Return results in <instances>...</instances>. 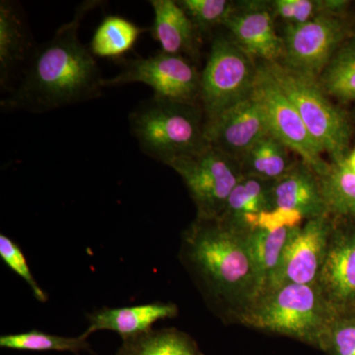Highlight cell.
Listing matches in <instances>:
<instances>
[{"label": "cell", "mask_w": 355, "mask_h": 355, "mask_svg": "<svg viewBox=\"0 0 355 355\" xmlns=\"http://www.w3.org/2000/svg\"><path fill=\"white\" fill-rule=\"evenodd\" d=\"M101 4L98 0L79 4L71 20L37 46L19 83L2 100V109L43 114L101 97V70L78 36L85 16Z\"/></svg>", "instance_id": "cell-1"}, {"label": "cell", "mask_w": 355, "mask_h": 355, "mask_svg": "<svg viewBox=\"0 0 355 355\" xmlns=\"http://www.w3.org/2000/svg\"><path fill=\"white\" fill-rule=\"evenodd\" d=\"M181 260L210 302L233 318L260 294L246 231L198 219L183 233Z\"/></svg>", "instance_id": "cell-2"}, {"label": "cell", "mask_w": 355, "mask_h": 355, "mask_svg": "<svg viewBox=\"0 0 355 355\" xmlns=\"http://www.w3.org/2000/svg\"><path fill=\"white\" fill-rule=\"evenodd\" d=\"M338 317L317 284H286L263 292L232 318L247 328L293 338L321 350Z\"/></svg>", "instance_id": "cell-3"}, {"label": "cell", "mask_w": 355, "mask_h": 355, "mask_svg": "<svg viewBox=\"0 0 355 355\" xmlns=\"http://www.w3.org/2000/svg\"><path fill=\"white\" fill-rule=\"evenodd\" d=\"M128 121L142 153L165 165L207 144L202 112L196 104L153 96L139 103Z\"/></svg>", "instance_id": "cell-4"}, {"label": "cell", "mask_w": 355, "mask_h": 355, "mask_svg": "<svg viewBox=\"0 0 355 355\" xmlns=\"http://www.w3.org/2000/svg\"><path fill=\"white\" fill-rule=\"evenodd\" d=\"M261 64L297 110L322 153L329 154L331 162L345 161L350 151L352 125L347 114L331 102L319 83L279 62Z\"/></svg>", "instance_id": "cell-5"}, {"label": "cell", "mask_w": 355, "mask_h": 355, "mask_svg": "<svg viewBox=\"0 0 355 355\" xmlns=\"http://www.w3.org/2000/svg\"><path fill=\"white\" fill-rule=\"evenodd\" d=\"M259 64L231 38L212 41L207 64L200 73V96L207 121L251 95Z\"/></svg>", "instance_id": "cell-6"}, {"label": "cell", "mask_w": 355, "mask_h": 355, "mask_svg": "<svg viewBox=\"0 0 355 355\" xmlns=\"http://www.w3.org/2000/svg\"><path fill=\"white\" fill-rule=\"evenodd\" d=\"M167 166L183 179L197 207L198 219L218 218L231 191L243 177L239 162L209 144L175 158Z\"/></svg>", "instance_id": "cell-7"}, {"label": "cell", "mask_w": 355, "mask_h": 355, "mask_svg": "<svg viewBox=\"0 0 355 355\" xmlns=\"http://www.w3.org/2000/svg\"><path fill=\"white\" fill-rule=\"evenodd\" d=\"M142 83L154 90V96L170 101L196 104L200 96V73L188 58L160 53L137 58L121 64V71L103 78V87Z\"/></svg>", "instance_id": "cell-8"}, {"label": "cell", "mask_w": 355, "mask_h": 355, "mask_svg": "<svg viewBox=\"0 0 355 355\" xmlns=\"http://www.w3.org/2000/svg\"><path fill=\"white\" fill-rule=\"evenodd\" d=\"M345 18L321 15L300 25L284 28V60L287 69L319 81L327 65L338 49L350 39Z\"/></svg>", "instance_id": "cell-9"}, {"label": "cell", "mask_w": 355, "mask_h": 355, "mask_svg": "<svg viewBox=\"0 0 355 355\" xmlns=\"http://www.w3.org/2000/svg\"><path fill=\"white\" fill-rule=\"evenodd\" d=\"M253 94L263 109L270 132L297 154L318 176L323 175L330 163L324 160L323 153L311 137L297 110L261 64Z\"/></svg>", "instance_id": "cell-10"}, {"label": "cell", "mask_w": 355, "mask_h": 355, "mask_svg": "<svg viewBox=\"0 0 355 355\" xmlns=\"http://www.w3.org/2000/svg\"><path fill=\"white\" fill-rule=\"evenodd\" d=\"M331 229V216L309 219L294 229L266 291L291 284H317L328 251Z\"/></svg>", "instance_id": "cell-11"}, {"label": "cell", "mask_w": 355, "mask_h": 355, "mask_svg": "<svg viewBox=\"0 0 355 355\" xmlns=\"http://www.w3.org/2000/svg\"><path fill=\"white\" fill-rule=\"evenodd\" d=\"M268 133L265 114L253 91L216 118L205 121L203 127V137L207 144L237 162Z\"/></svg>", "instance_id": "cell-12"}, {"label": "cell", "mask_w": 355, "mask_h": 355, "mask_svg": "<svg viewBox=\"0 0 355 355\" xmlns=\"http://www.w3.org/2000/svg\"><path fill=\"white\" fill-rule=\"evenodd\" d=\"M273 18L272 1L235 2L224 27L235 44L253 60H260L261 64H275L284 60V44L275 30Z\"/></svg>", "instance_id": "cell-13"}, {"label": "cell", "mask_w": 355, "mask_h": 355, "mask_svg": "<svg viewBox=\"0 0 355 355\" xmlns=\"http://www.w3.org/2000/svg\"><path fill=\"white\" fill-rule=\"evenodd\" d=\"M317 286L338 316H345L355 305V227H349L334 217Z\"/></svg>", "instance_id": "cell-14"}, {"label": "cell", "mask_w": 355, "mask_h": 355, "mask_svg": "<svg viewBox=\"0 0 355 355\" xmlns=\"http://www.w3.org/2000/svg\"><path fill=\"white\" fill-rule=\"evenodd\" d=\"M270 205V209L299 212L305 221L330 216L319 176L302 160L295 161L286 174L272 182Z\"/></svg>", "instance_id": "cell-15"}, {"label": "cell", "mask_w": 355, "mask_h": 355, "mask_svg": "<svg viewBox=\"0 0 355 355\" xmlns=\"http://www.w3.org/2000/svg\"><path fill=\"white\" fill-rule=\"evenodd\" d=\"M37 46L20 7L10 0L0 1V86L10 92L16 73L25 69Z\"/></svg>", "instance_id": "cell-16"}, {"label": "cell", "mask_w": 355, "mask_h": 355, "mask_svg": "<svg viewBox=\"0 0 355 355\" xmlns=\"http://www.w3.org/2000/svg\"><path fill=\"white\" fill-rule=\"evenodd\" d=\"M179 315V308L172 302H153L125 307H103L87 315V336L98 331H111L125 340L153 330L161 320Z\"/></svg>", "instance_id": "cell-17"}, {"label": "cell", "mask_w": 355, "mask_h": 355, "mask_svg": "<svg viewBox=\"0 0 355 355\" xmlns=\"http://www.w3.org/2000/svg\"><path fill=\"white\" fill-rule=\"evenodd\" d=\"M154 21L150 31L161 51L191 60L200 53V33L174 0H151Z\"/></svg>", "instance_id": "cell-18"}, {"label": "cell", "mask_w": 355, "mask_h": 355, "mask_svg": "<svg viewBox=\"0 0 355 355\" xmlns=\"http://www.w3.org/2000/svg\"><path fill=\"white\" fill-rule=\"evenodd\" d=\"M272 182L243 175L231 191L218 220L244 231L248 219L270 209V191Z\"/></svg>", "instance_id": "cell-19"}, {"label": "cell", "mask_w": 355, "mask_h": 355, "mask_svg": "<svg viewBox=\"0 0 355 355\" xmlns=\"http://www.w3.org/2000/svg\"><path fill=\"white\" fill-rule=\"evenodd\" d=\"M296 228L256 227L246 231L260 284L259 296L268 288L279 268L287 241Z\"/></svg>", "instance_id": "cell-20"}, {"label": "cell", "mask_w": 355, "mask_h": 355, "mask_svg": "<svg viewBox=\"0 0 355 355\" xmlns=\"http://www.w3.org/2000/svg\"><path fill=\"white\" fill-rule=\"evenodd\" d=\"M291 149L268 133L245 153L239 164L243 175L275 182L291 169L294 161L288 155Z\"/></svg>", "instance_id": "cell-21"}, {"label": "cell", "mask_w": 355, "mask_h": 355, "mask_svg": "<svg viewBox=\"0 0 355 355\" xmlns=\"http://www.w3.org/2000/svg\"><path fill=\"white\" fill-rule=\"evenodd\" d=\"M114 355H205L197 342L176 328L146 331L123 340Z\"/></svg>", "instance_id": "cell-22"}, {"label": "cell", "mask_w": 355, "mask_h": 355, "mask_svg": "<svg viewBox=\"0 0 355 355\" xmlns=\"http://www.w3.org/2000/svg\"><path fill=\"white\" fill-rule=\"evenodd\" d=\"M150 31L118 15L105 17L90 42V51L100 58H118L132 51L144 33Z\"/></svg>", "instance_id": "cell-23"}, {"label": "cell", "mask_w": 355, "mask_h": 355, "mask_svg": "<svg viewBox=\"0 0 355 355\" xmlns=\"http://www.w3.org/2000/svg\"><path fill=\"white\" fill-rule=\"evenodd\" d=\"M319 179L330 216L355 219V175L343 161L331 162Z\"/></svg>", "instance_id": "cell-24"}, {"label": "cell", "mask_w": 355, "mask_h": 355, "mask_svg": "<svg viewBox=\"0 0 355 355\" xmlns=\"http://www.w3.org/2000/svg\"><path fill=\"white\" fill-rule=\"evenodd\" d=\"M318 83L329 97L355 102V38L338 49Z\"/></svg>", "instance_id": "cell-25"}, {"label": "cell", "mask_w": 355, "mask_h": 355, "mask_svg": "<svg viewBox=\"0 0 355 355\" xmlns=\"http://www.w3.org/2000/svg\"><path fill=\"white\" fill-rule=\"evenodd\" d=\"M88 336L83 333L70 338L31 330L0 336V347L22 352H60L78 354L83 352H92Z\"/></svg>", "instance_id": "cell-26"}, {"label": "cell", "mask_w": 355, "mask_h": 355, "mask_svg": "<svg viewBox=\"0 0 355 355\" xmlns=\"http://www.w3.org/2000/svg\"><path fill=\"white\" fill-rule=\"evenodd\" d=\"M352 2L347 0H275V16L286 25H300L318 16L330 15L345 18Z\"/></svg>", "instance_id": "cell-27"}, {"label": "cell", "mask_w": 355, "mask_h": 355, "mask_svg": "<svg viewBox=\"0 0 355 355\" xmlns=\"http://www.w3.org/2000/svg\"><path fill=\"white\" fill-rule=\"evenodd\" d=\"M178 3L200 34L216 26H224L235 6V2L228 0H180Z\"/></svg>", "instance_id": "cell-28"}, {"label": "cell", "mask_w": 355, "mask_h": 355, "mask_svg": "<svg viewBox=\"0 0 355 355\" xmlns=\"http://www.w3.org/2000/svg\"><path fill=\"white\" fill-rule=\"evenodd\" d=\"M0 259L12 272L24 280L39 302L46 303L49 300L48 294L39 286L33 275L27 259L19 245L4 234L0 235Z\"/></svg>", "instance_id": "cell-29"}, {"label": "cell", "mask_w": 355, "mask_h": 355, "mask_svg": "<svg viewBox=\"0 0 355 355\" xmlns=\"http://www.w3.org/2000/svg\"><path fill=\"white\" fill-rule=\"evenodd\" d=\"M321 350L329 355H355V320L336 318L324 336Z\"/></svg>", "instance_id": "cell-30"}, {"label": "cell", "mask_w": 355, "mask_h": 355, "mask_svg": "<svg viewBox=\"0 0 355 355\" xmlns=\"http://www.w3.org/2000/svg\"><path fill=\"white\" fill-rule=\"evenodd\" d=\"M343 164L347 166V169L355 175V147L349 151V155L343 161Z\"/></svg>", "instance_id": "cell-31"}]
</instances>
